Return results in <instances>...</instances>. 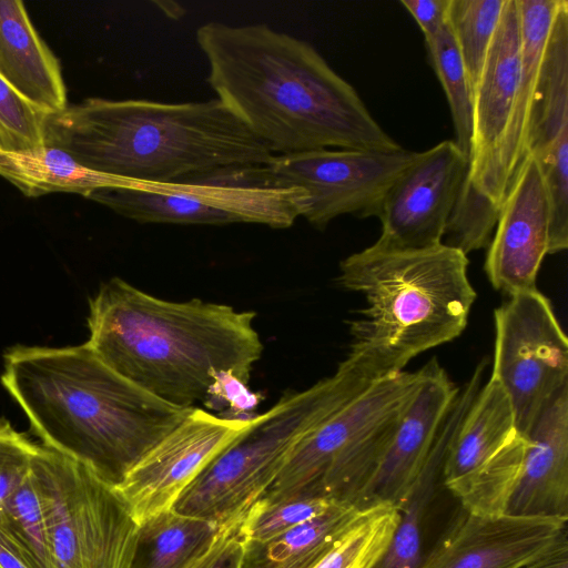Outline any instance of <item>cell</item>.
Returning a JSON list of instances; mask_svg holds the SVG:
<instances>
[{"label":"cell","mask_w":568,"mask_h":568,"mask_svg":"<svg viewBox=\"0 0 568 568\" xmlns=\"http://www.w3.org/2000/svg\"><path fill=\"white\" fill-rule=\"evenodd\" d=\"M195 38L217 99L274 155L404 149L308 42L263 23L219 21L200 26Z\"/></svg>","instance_id":"1"},{"label":"cell","mask_w":568,"mask_h":568,"mask_svg":"<svg viewBox=\"0 0 568 568\" xmlns=\"http://www.w3.org/2000/svg\"><path fill=\"white\" fill-rule=\"evenodd\" d=\"M0 379L44 446L115 487L192 409L143 390L85 343L16 345Z\"/></svg>","instance_id":"2"},{"label":"cell","mask_w":568,"mask_h":568,"mask_svg":"<svg viewBox=\"0 0 568 568\" xmlns=\"http://www.w3.org/2000/svg\"><path fill=\"white\" fill-rule=\"evenodd\" d=\"M254 318L200 298L162 300L112 277L90 300L85 344L143 390L193 408L205 404L219 373L248 383L263 352Z\"/></svg>","instance_id":"3"},{"label":"cell","mask_w":568,"mask_h":568,"mask_svg":"<svg viewBox=\"0 0 568 568\" xmlns=\"http://www.w3.org/2000/svg\"><path fill=\"white\" fill-rule=\"evenodd\" d=\"M43 144L93 171L156 183L267 164L274 156L217 98L183 103L89 98L45 114Z\"/></svg>","instance_id":"4"},{"label":"cell","mask_w":568,"mask_h":568,"mask_svg":"<svg viewBox=\"0 0 568 568\" xmlns=\"http://www.w3.org/2000/svg\"><path fill=\"white\" fill-rule=\"evenodd\" d=\"M467 267V255L444 243L422 250L374 243L343 260L337 283L366 302L351 322L346 359L379 379L458 337L476 300Z\"/></svg>","instance_id":"5"},{"label":"cell","mask_w":568,"mask_h":568,"mask_svg":"<svg viewBox=\"0 0 568 568\" xmlns=\"http://www.w3.org/2000/svg\"><path fill=\"white\" fill-rule=\"evenodd\" d=\"M373 382L347 359L336 372L301 392L285 393L221 452L171 508L220 526L242 518L263 496L296 444L362 394Z\"/></svg>","instance_id":"6"},{"label":"cell","mask_w":568,"mask_h":568,"mask_svg":"<svg viewBox=\"0 0 568 568\" xmlns=\"http://www.w3.org/2000/svg\"><path fill=\"white\" fill-rule=\"evenodd\" d=\"M422 372L373 382L294 447L261 497H323L352 503L386 452L417 392Z\"/></svg>","instance_id":"7"},{"label":"cell","mask_w":568,"mask_h":568,"mask_svg":"<svg viewBox=\"0 0 568 568\" xmlns=\"http://www.w3.org/2000/svg\"><path fill=\"white\" fill-rule=\"evenodd\" d=\"M88 199L139 223L287 229L301 217L304 192L277 185L260 164L217 168L166 183L131 181Z\"/></svg>","instance_id":"8"},{"label":"cell","mask_w":568,"mask_h":568,"mask_svg":"<svg viewBox=\"0 0 568 568\" xmlns=\"http://www.w3.org/2000/svg\"><path fill=\"white\" fill-rule=\"evenodd\" d=\"M31 476L52 568H130L140 524L115 486L44 445L37 446Z\"/></svg>","instance_id":"9"},{"label":"cell","mask_w":568,"mask_h":568,"mask_svg":"<svg viewBox=\"0 0 568 568\" xmlns=\"http://www.w3.org/2000/svg\"><path fill=\"white\" fill-rule=\"evenodd\" d=\"M490 377L508 395L517 433L526 437L542 410L568 387V339L550 301L518 292L494 312Z\"/></svg>","instance_id":"10"},{"label":"cell","mask_w":568,"mask_h":568,"mask_svg":"<svg viewBox=\"0 0 568 568\" xmlns=\"http://www.w3.org/2000/svg\"><path fill=\"white\" fill-rule=\"evenodd\" d=\"M526 446L527 438L516 430L508 395L490 377L449 444L442 468L443 484L464 511L487 517L505 515Z\"/></svg>","instance_id":"11"},{"label":"cell","mask_w":568,"mask_h":568,"mask_svg":"<svg viewBox=\"0 0 568 568\" xmlns=\"http://www.w3.org/2000/svg\"><path fill=\"white\" fill-rule=\"evenodd\" d=\"M419 152L323 149L274 155L265 164L274 183L304 192L301 217L324 230L338 216L378 217L395 182Z\"/></svg>","instance_id":"12"},{"label":"cell","mask_w":568,"mask_h":568,"mask_svg":"<svg viewBox=\"0 0 568 568\" xmlns=\"http://www.w3.org/2000/svg\"><path fill=\"white\" fill-rule=\"evenodd\" d=\"M520 79L517 0H506L474 91V135L463 189L500 211L523 161L514 139Z\"/></svg>","instance_id":"13"},{"label":"cell","mask_w":568,"mask_h":568,"mask_svg":"<svg viewBox=\"0 0 568 568\" xmlns=\"http://www.w3.org/2000/svg\"><path fill=\"white\" fill-rule=\"evenodd\" d=\"M200 407L186 417L126 474L116 487L136 521L169 510L199 474L253 423Z\"/></svg>","instance_id":"14"},{"label":"cell","mask_w":568,"mask_h":568,"mask_svg":"<svg viewBox=\"0 0 568 568\" xmlns=\"http://www.w3.org/2000/svg\"><path fill=\"white\" fill-rule=\"evenodd\" d=\"M468 164L454 140H444L419 152L382 204V230L375 243L395 250L442 244Z\"/></svg>","instance_id":"15"},{"label":"cell","mask_w":568,"mask_h":568,"mask_svg":"<svg viewBox=\"0 0 568 568\" xmlns=\"http://www.w3.org/2000/svg\"><path fill=\"white\" fill-rule=\"evenodd\" d=\"M568 518L464 511L417 568H521L568 544Z\"/></svg>","instance_id":"16"},{"label":"cell","mask_w":568,"mask_h":568,"mask_svg":"<svg viewBox=\"0 0 568 568\" xmlns=\"http://www.w3.org/2000/svg\"><path fill=\"white\" fill-rule=\"evenodd\" d=\"M417 392L404 410L376 468L353 499L358 508L407 504L459 388L433 357L422 368Z\"/></svg>","instance_id":"17"},{"label":"cell","mask_w":568,"mask_h":568,"mask_svg":"<svg viewBox=\"0 0 568 568\" xmlns=\"http://www.w3.org/2000/svg\"><path fill=\"white\" fill-rule=\"evenodd\" d=\"M548 246L547 191L536 159L527 153L500 207L488 244L484 268L493 287L508 296L536 290L537 274Z\"/></svg>","instance_id":"18"},{"label":"cell","mask_w":568,"mask_h":568,"mask_svg":"<svg viewBox=\"0 0 568 568\" xmlns=\"http://www.w3.org/2000/svg\"><path fill=\"white\" fill-rule=\"evenodd\" d=\"M526 438L507 514L568 518V387L542 410Z\"/></svg>","instance_id":"19"},{"label":"cell","mask_w":568,"mask_h":568,"mask_svg":"<svg viewBox=\"0 0 568 568\" xmlns=\"http://www.w3.org/2000/svg\"><path fill=\"white\" fill-rule=\"evenodd\" d=\"M0 75L43 114L68 105L60 62L21 0H0Z\"/></svg>","instance_id":"20"},{"label":"cell","mask_w":568,"mask_h":568,"mask_svg":"<svg viewBox=\"0 0 568 568\" xmlns=\"http://www.w3.org/2000/svg\"><path fill=\"white\" fill-rule=\"evenodd\" d=\"M568 143V2L551 26L526 132L527 153L537 156Z\"/></svg>","instance_id":"21"},{"label":"cell","mask_w":568,"mask_h":568,"mask_svg":"<svg viewBox=\"0 0 568 568\" xmlns=\"http://www.w3.org/2000/svg\"><path fill=\"white\" fill-rule=\"evenodd\" d=\"M0 176L28 197L63 192L88 199L97 190L132 181L88 169L63 150L47 144L20 150L0 146Z\"/></svg>","instance_id":"22"},{"label":"cell","mask_w":568,"mask_h":568,"mask_svg":"<svg viewBox=\"0 0 568 568\" xmlns=\"http://www.w3.org/2000/svg\"><path fill=\"white\" fill-rule=\"evenodd\" d=\"M363 508L337 501L324 514L264 542H246L242 568H312L348 530Z\"/></svg>","instance_id":"23"},{"label":"cell","mask_w":568,"mask_h":568,"mask_svg":"<svg viewBox=\"0 0 568 568\" xmlns=\"http://www.w3.org/2000/svg\"><path fill=\"white\" fill-rule=\"evenodd\" d=\"M222 526L172 509L139 526L130 568H191L212 546Z\"/></svg>","instance_id":"24"},{"label":"cell","mask_w":568,"mask_h":568,"mask_svg":"<svg viewBox=\"0 0 568 568\" xmlns=\"http://www.w3.org/2000/svg\"><path fill=\"white\" fill-rule=\"evenodd\" d=\"M467 406L456 403L449 409L437 434L426 465L407 504L389 546L374 568H417L422 559V528L427 507L435 493L449 444L455 436Z\"/></svg>","instance_id":"25"},{"label":"cell","mask_w":568,"mask_h":568,"mask_svg":"<svg viewBox=\"0 0 568 568\" xmlns=\"http://www.w3.org/2000/svg\"><path fill=\"white\" fill-rule=\"evenodd\" d=\"M400 520L390 503L364 507L335 546L312 568H374L383 557Z\"/></svg>","instance_id":"26"},{"label":"cell","mask_w":568,"mask_h":568,"mask_svg":"<svg viewBox=\"0 0 568 568\" xmlns=\"http://www.w3.org/2000/svg\"><path fill=\"white\" fill-rule=\"evenodd\" d=\"M425 47L447 98L455 130L454 141L469 161L474 135V90L447 23L436 38L425 41Z\"/></svg>","instance_id":"27"},{"label":"cell","mask_w":568,"mask_h":568,"mask_svg":"<svg viewBox=\"0 0 568 568\" xmlns=\"http://www.w3.org/2000/svg\"><path fill=\"white\" fill-rule=\"evenodd\" d=\"M506 0H450L447 26L475 91Z\"/></svg>","instance_id":"28"},{"label":"cell","mask_w":568,"mask_h":568,"mask_svg":"<svg viewBox=\"0 0 568 568\" xmlns=\"http://www.w3.org/2000/svg\"><path fill=\"white\" fill-rule=\"evenodd\" d=\"M0 529L17 544L31 568H52L45 515L31 471L0 508Z\"/></svg>","instance_id":"29"},{"label":"cell","mask_w":568,"mask_h":568,"mask_svg":"<svg viewBox=\"0 0 568 568\" xmlns=\"http://www.w3.org/2000/svg\"><path fill=\"white\" fill-rule=\"evenodd\" d=\"M337 501L310 496L260 497L243 514L240 532L246 542H264L324 514Z\"/></svg>","instance_id":"30"},{"label":"cell","mask_w":568,"mask_h":568,"mask_svg":"<svg viewBox=\"0 0 568 568\" xmlns=\"http://www.w3.org/2000/svg\"><path fill=\"white\" fill-rule=\"evenodd\" d=\"M44 116L0 75V131L4 148L20 150L42 145Z\"/></svg>","instance_id":"31"},{"label":"cell","mask_w":568,"mask_h":568,"mask_svg":"<svg viewBox=\"0 0 568 568\" xmlns=\"http://www.w3.org/2000/svg\"><path fill=\"white\" fill-rule=\"evenodd\" d=\"M37 446L0 418V508L30 475Z\"/></svg>","instance_id":"32"},{"label":"cell","mask_w":568,"mask_h":568,"mask_svg":"<svg viewBox=\"0 0 568 568\" xmlns=\"http://www.w3.org/2000/svg\"><path fill=\"white\" fill-rule=\"evenodd\" d=\"M260 399L232 372H222L215 376L204 405L210 410L231 413L230 418H240L239 415L252 412Z\"/></svg>","instance_id":"33"},{"label":"cell","mask_w":568,"mask_h":568,"mask_svg":"<svg viewBox=\"0 0 568 568\" xmlns=\"http://www.w3.org/2000/svg\"><path fill=\"white\" fill-rule=\"evenodd\" d=\"M240 520L223 525L210 549L191 568H242L245 540Z\"/></svg>","instance_id":"34"},{"label":"cell","mask_w":568,"mask_h":568,"mask_svg":"<svg viewBox=\"0 0 568 568\" xmlns=\"http://www.w3.org/2000/svg\"><path fill=\"white\" fill-rule=\"evenodd\" d=\"M449 1L402 0L400 3L422 29L425 41H429L436 38L446 26Z\"/></svg>","instance_id":"35"},{"label":"cell","mask_w":568,"mask_h":568,"mask_svg":"<svg viewBox=\"0 0 568 568\" xmlns=\"http://www.w3.org/2000/svg\"><path fill=\"white\" fill-rule=\"evenodd\" d=\"M0 568H31L17 544L1 529Z\"/></svg>","instance_id":"36"},{"label":"cell","mask_w":568,"mask_h":568,"mask_svg":"<svg viewBox=\"0 0 568 568\" xmlns=\"http://www.w3.org/2000/svg\"><path fill=\"white\" fill-rule=\"evenodd\" d=\"M521 568H568V544Z\"/></svg>","instance_id":"37"},{"label":"cell","mask_w":568,"mask_h":568,"mask_svg":"<svg viewBox=\"0 0 568 568\" xmlns=\"http://www.w3.org/2000/svg\"><path fill=\"white\" fill-rule=\"evenodd\" d=\"M0 146H3V148L6 146L4 138H3L2 133H1V131H0Z\"/></svg>","instance_id":"38"}]
</instances>
